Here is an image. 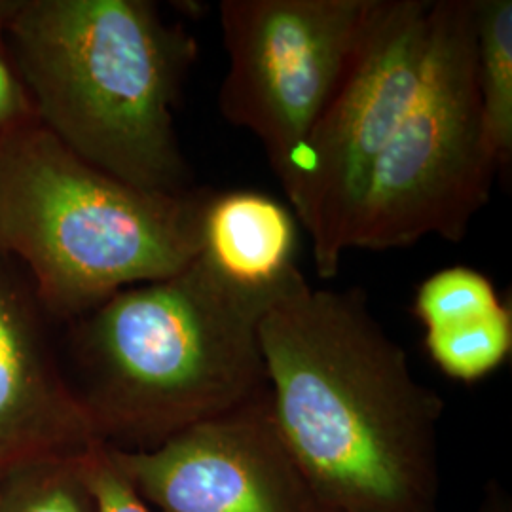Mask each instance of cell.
Listing matches in <instances>:
<instances>
[{"mask_svg":"<svg viewBox=\"0 0 512 512\" xmlns=\"http://www.w3.org/2000/svg\"><path fill=\"white\" fill-rule=\"evenodd\" d=\"M275 425L325 512H439L444 401L359 289L302 275L258 325Z\"/></svg>","mask_w":512,"mask_h":512,"instance_id":"6da1fadb","label":"cell"},{"mask_svg":"<svg viewBox=\"0 0 512 512\" xmlns=\"http://www.w3.org/2000/svg\"><path fill=\"white\" fill-rule=\"evenodd\" d=\"M4 44L37 122L74 156L156 194L192 190L173 107L198 55L148 0H21Z\"/></svg>","mask_w":512,"mask_h":512,"instance_id":"7a4b0ae2","label":"cell"},{"mask_svg":"<svg viewBox=\"0 0 512 512\" xmlns=\"http://www.w3.org/2000/svg\"><path fill=\"white\" fill-rule=\"evenodd\" d=\"M281 296L241 289L196 256L86 313L80 401L99 439L145 450L266 393L258 325Z\"/></svg>","mask_w":512,"mask_h":512,"instance_id":"3957f363","label":"cell"},{"mask_svg":"<svg viewBox=\"0 0 512 512\" xmlns=\"http://www.w3.org/2000/svg\"><path fill=\"white\" fill-rule=\"evenodd\" d=\"M211 192L122 183L35 120L0 137V251L25 262L54 313L86 315L124 289L181 274L200 251Z\"/></svg>","mask_w":512,"mask_h":512,"instance_id":"277c9868","label":"cell"},{"mask_svg":"<svg viewBox=\"0 0 512 512\" xmlns=\"http://www.w3.org/2000/svg\"><path fill=\"white\" fill-rule=\"evenodd\" d=\"M497 175L478 93L475 0H433L418 92L370 173L349 249L461 241Z\"/></svg>","mask_w":512,"mask_h":512,"instance_id":"5b68a950","label":"cell"},{"mask_svg":"<svg viewBox=\"0 0 512 512\" xmlns=\"http://www.w3.org/2000/svg\"><path fill=\"white\" fill-rule=\"evenodd\" d=\"M378 0H222L226 122L264 148L289 207L311 135L344 84Z\"/></svg>","mask_w":512,"mask_h":512,"instance_id":"8992f818","label":"cell"},{"mask_svg":"<svg viewBox=\"0 0 512 512\" xmlns=\"http://www.w3.org/2000/svg\"><path fill=\"white\" fill-rule=\"evenodd\" d=\"M431 8L433 0H378L348 76L311 135L291 209L321 279L338 274L370 173L418 92Z\"/></svg>","mask_w":512,"mask_h":512,"instance_id":"52a82bcc","label":"cell"},{"mask_svg":"<svg viewBox=\"0 0 512 512\" xmlns=\"http://www.w3.org/2000/svg\"><path fill=\"white\" fill-rule=\"evenodd\" d=\"M110 459L154 512H325L281 439L270 391Z\"/></svg>","mask_w":512,"mask_h":512,"instance_id":"ba28073f","label":"cell"},{"mask_svg":"<svg viewBox=\"0 0 512 512\" xmlns=\"http://www.w3.org/2000/svg\"><path fill=\"white\" fill-rule=\"evenodd\" d=\"M101 442L80 397L48 363L25 298L0 270V469Z\"/></svg>","mask_w":512,"mask_h":512,"instance_id":"9c48e42d","label":"cell"},{"mask_svg":"<svg viewBox=\"0 0 512 512\" xmlns=\"http://www.w3.org/2000/svg\"><path fill=\"white\" fill-rule=\"evenodd\" d=\"M293 209L258 190H213L203 209V262L226 281L255 293H287L302 277Z\"/></svg>","mask_w":512,"mask_h":512,"instance_id":"30bf717a","label":"cell"},{"mask_svg":"<svg viewBox=\"0 0 512 512\" xmlns=\"http://www.w3.org/2000/svg\"><path fill=\"white\" fill-rule=\"evenodd\" d=\"M476 76L482 120L499 175L512 164V2L475 0Z\"/></svg>","mask_w":512,"mask_h":512,"instance_id":"8fae6325","label":"cell"},{"mask_svg":"<svg viewBox=\"0 0 512 512\" xmlns=\"http://www.w3.org/2000/svg\"><path fill=\"white\" fill-rule=\"evenodd\" d=\"M88 452L48 454L2 467L0 512H97L86 478Z\"/></svg>","mask_w":512,"mask_h":512,"instance_id":"7c38bea8","label":"cell"},{"mask_svg":"<svg viewBox=\"0 0 512 512\" xmlns=\"http://www.w3.org/2000/svg\"><path fill=\"white\" fill-rule=\"evenodd\" d=\"M423 344L442 374L463 384L480 382L511 355V308L505 304L492 315L459 327L425 330Z\"/></svg>","mask_w":512,"mask_h":512,"instance_id":"4fadbf2b","label":"cell"},{"mask_svg":"<svg viewBox=\"0 0 512 512\" xmlns=\"http://www.w3.org/2000/svg\"><path fill=\"white\" fill-rule=\"evenodd\" d=\"M503 306L488 275L469 266H450L421 281L412 313L423 330H439L488 317Z\"/></svg>","mask_w":512,"mask_h":512,"instance_id":"5bb4252c","label":"cell"},{"mask_svg":"<svg viewBox=\"0 0 512 512\" xmlns=\"http://www.w3.org/2000/svg\"><path fill=\"white\" fill-rule=\"evenodd\" d=\"M86 478L97 512H154L131 488L126 476L116 469L105 442L88 452Z\"/></svg>","mask_w":512,"mask_h":512,"instance_id":"9a60e30c","label":"cell"},{"mask_svg":"<svg viewBox=\"0 0 512 512\" xmlns=\"http://www.w3.org/2000/svg\"><path fill=\"white\" fill-rule=\"evenodd\" d=\"M35 109L18 69L0 38V137L35 122Z\"/></svg>","mask_w":512,"mask_h":512,"instance_id":"2e32d148","label":"cell"},{"mask_svg":"<svg viewBox=\"0 0 512 512\" xmlns=\"http://www.w3.org/2000/svg\"><path fill=\"white\" fill-rule=\"evenodd\" d=\"M19 4L21 0H0V38H4L6 27L18 12Z\"/></svg>","mask_w":512,"mask_h":512,"instance_id":"e0dca14e","label":"cell"},{"mask_svg":"<svg viewBox=\"0 0 512 512\" xmlns=\"http://www.w3.org/2000/svg\"><path fill=\"white\" fill-rule=\"evenodd\" d=\"M480 512H511V505L505 499V495L492 492V494L486 495Z\"/></svg>","mask_w":512,"mask_h":512,"instance_id":"ac0fdd59","label":"cell"}]
</instances>
